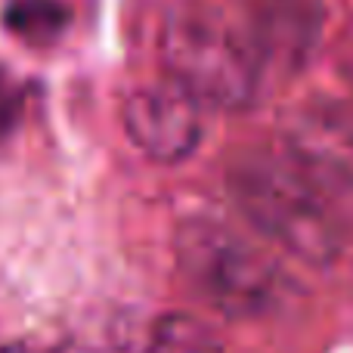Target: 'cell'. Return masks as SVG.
<instances>
[{"label":"cell","mask_w":353,"mask_h":353,"mask_svg":"<svg viewBox=\"0 0 353 353\" xmlns=\"http://www.w3.org/2000/svg\"><path fill=\"white\" fill-rule=\"evenodd\" d=\"M226 189L242 217L307 263H332L341 254L344 230L329 186L292 152L248 149L226 168Z\"/></svg>","instance_id":"cell-1"},{"label":"cell","mask_w":353,"mask_h":353,"mask_svg":"<svg viewBox=\"0 0 353 353\" xmlns=\"http://www.w3.org/2000/svg\"><path fill=\"white\" fill-rule=\"evenodd\" d=\"M161 62L168 78L208 109L245 112L261 103L270 87L242 12H230L211 0H186L168 12Z\"/></svg>","instance_id":"cell-2"},{"label":"cell","mask_w":353,"mask_h":353,"mask_svg":"<svg viewBox=\"0 0 353 353\" xmlns=\"http://www.w3.org/2000/svg\"><path fill=\"white\" fill-rule=\"evenodd\" d=\"M186 288L226 319H254L279 304L285 276L248 236L214 217H192L174 239Z\"/></svg>","instance_id":"cell-3"},{"label":"cell","mask_w":353,"mask_h":353,"mask_svg":"<svg viewBox=\"0 0 353 353\" xmlns=\"http://www.w3.org/2000/svg\"><path fill=\"white\" fill-rule=\"evenodd\" d=\"M121 128L146 159L176 165L199 149L201 103L171 78L143 84L124 97Z\"/></svg>","instance_id":"cell-4"},{"label":"cell","mask_w":353,"mask_h":353,"mask_svg":"<svg viewBox=\"0 0 353 353\" xmlns=\"http://www.w3.org/2000/svg\"><path fill=\"white\" fill-rule=\"evenodd\" d=\"M239 12L270 81L294 78L310 65L325 31L323 0H245Z\"/></svg>","instance_id":"cell-5"},{"label":"cell","mask_w":353,"mask_h":353,"mask_svg":"<svg viewBox=\"0 0 353 353\" xmlns=\"http://www.w3.org/2000/svg\"><path fill=\"white\" fill-rule=\"evenodd\" d=\"M143 353H223V344L199 316L171 313L152 325Z\"/></svg>","instance_id":"cell-6"},{"label":"cell","mask_w":353,"mask_h":353,"mask_svg":"<svg viewBox=\"0 0 353 353\" xmlns=\"http://www.w3.org/2000/svg\"><path fill=\"white\" fill-rule=\"evenodd\" d=\"M3 22L22 41L50 43L65 31L68 10L59 0H12L3 12Z\"/></svg>","instance_id":"cell-7"},{"label":"cell","mask_w":353,"mask_h":353,"mask_svg":"<svg viewBox=\"0 0 353 353\" xmlns=\"http://www.w3.org/2000/svg\"><path fill=\"white\" fill-rule=\"evenodd\" d=\"M0 353H56V350H43V347H31V344H10Z\"/></svg>","instance_id":"cell-8"}]
</instances>
